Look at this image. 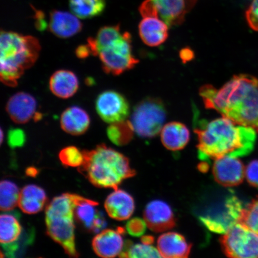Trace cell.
I'll return each instance as SVG.
<instances>
[{"instance_id": "cell-1", "label": "cell", "mask_w": 258, "mask_h": 258, "mask_svg": "<svg viewBox=\"0 0 258 258\" xmlns=\"http://www.w3.org/2000/svg\"><path fill=\"white\" fill-rule=\"evenodd\" d=\"M206 108L214 109L235 123L258 134V79L248 74L232 77L220 89L211 85L199 90Z\"/></svg>"}, {"instance_id": "cell-2", "label": "cell", "mask_w": 258, "mask_h": 258, "mask_svg": "<svg viewBox=\"0 0 258 258\" xmlns=\"http://www.w3.org/2000/svg\"><path fill=\"white\" fill-rule=\"evenodd\" d=\"M195 132L198 138L199 157L205 160L246 156L253 151L256 140L254 129L225 117L202 122Z\"/></svg>"}, {"instance_id": "cell-3", "label": "cell", "mask_w": 258, "mask_h": 258, "mask_svg": "<svg viewBox=\"0 0 258 258\" xmlns=\"http://www.w3.org/2000/svg\"><path fill=\"white\" fill-rule=\"evenodd\" d=\"M83 153L84 161L79 171L98 188L117 189L123 180L135 175L127 158L105 144Z\"/></svg>"}, {"instance_id": "cell-4", "label": "cell", "mask_w": 258, "mask_h": 258, "mask_svg": "<svg viewBox=\"0 0 258 258\" xmlns=\"http://www.w3.org/2000/svg\"><path fill=\"white\" fill-rule=\"evenodd\" d=\"M39 41L30 35L12 31L1 32L0 64L2 82L9 87H15L25 71L34 66L39 56Z\"/></svg>"}, {"instance_id": "cell-5", "label": "cell", "mask_w": 258, "mask_h": 258, "mask_svg": "<svg viewBox=\"0 0 258 258\" xmlns=\"http://www.w3.org/2000/svg\"><path fill=\"white\" fill-rule=\"evenodd\" d=\"M75 204L72 194L66 193L56 197L46 209L47 234L62 247L70 257H78L75 241L74 224Z\"/></svg>"}, {"instance_id": "cell-6", "label": "cell", "mask_w": 258, "mask_h": 258, "mask_svg": "<svg viewBox=\"0 0 258 258\" xmlns=\"http://www.w3.org/2000/svg\"><path fill=\"white\" fill-rule=\"evenodd\" d=\"M166 115L163 101L159 98L149 97L135 106L129 121L134 132L139 136L151 138L160 133Z\"/></svg>"}, {"instance_id": "cell-7", "label": "cell", "mask_w": 258, "mask_h": 258, "mask_svg": "<svg viewBox=\"0 0 258 258\" xmlns=\"http://www.w3.org/2000/svg\"><path fill=\"white\" fill-rule=\"evenodd\" d=\"M103 70L106 73L119 76L130 70L139 60L132 53V37L127 32L111 42L98 53Z\"/></svg>"}, {"instance_id": "cell-8", "label": "cell", "mask_w": 258, "mask_h": 258, "mask_svg": "<svg viewBox=\"0 0 258 258\" xmlns=\"http://www.w3.org/2000/svg\"><path fill=\"white\" fill-rule=\"evenodd\" d=\"M220 241L222 250L228 257H258V234L240 223L229 229Z\"/></svg>"}, {"instance_id": "cell-9", "label": "cell", "mask_w": 258, "mask_h": 258, "mask_svg": "<svg viewBox=\"0 0 258 258\" xmlns=\"http://www.w3.org/2000/svg\"><path fill=\"white\" fill-rule=\"evenodd\" d=\"M140 12L143 18L139 25L141 40L150 47L160 46L168 38L169 25L160 17L151 0L143 2Z\"/></svg>"}, {"instance_id": "cell-10", "label": "cell", "mask_w": 258, "mask_h": 258, "mask_svg": "<svg viewBox=\"0 0 258 258\" xmlns=\"http://www.w3.org/2000/svg\"><path fill=\"white\" fill-rule=\"evenodd\" d=\"M95 106L99 117L109 124L126 120L130 114L127 100L114 90L100 93L96 99Z\"/></svg>"}, {"instance_id": "cell-11", "label": "cell", "mask_w": 258, "mask_h": 258, "mask_svg": "<svg viewBox=\"0 0 258 258\" xmlns=\"http://www.w3.org/2000/svg\"><path fill=\"white\" fill-rule=\"evenodd\" d=\"M244 208L236 196H230L225 205L217 211L216 215H207L201 218L203 223L210 230L216 233H225L229 229L239 222L242 210Z\"/></svg>"}, {"instance_id": "cell-12", "label": "cell", "mask_w": 258, "mask_h": 258, "mask_svg": "<svg viewBox=\"0 0 258 258\" xmlns=\"http://www.w3.org/2000/svg\"><path fill=\"white\" fill-rule=\"evenodd\" d=\"M243 164L237 157L225 156L215 160L213 174L216 181L226 187L240 185L245 177Z\"/></svg>"}, {"instance_id": "cell-13", "label": "cell", "mask_w": 258, "mask_h": 258, "mask_svg": "<svg viewBox=\"0 0 258 258\" xmlns=\"http://www.w3.org/2000/svg\"><path fill=\"white\" fill-rule=\"evenodd\" d=\"M144 218L147 227L157 233L170 230L175 225L172 209L167 203L159 200L148 203L145 209Z\"/></svg>"}, {"instance_id": "cell-14", "label": "cell", "mask_w": 258, "mask_h": 258, "mask_svg": "<svg viewBox=\"0 0 258 258\" xmlns=\"http://www.w3.org/2000/svg\"><path fill=\"white\" fill-rule=\"evenodd\" d=\"M23 229L15 214H2L0 218V242L8 257H15L19 248V240Z\"/></svg>"}, {"instance_id": "cell-15", "label": "cell", "mask_w": 258, "mask_h": 258, "mask_svg": "<svg viewBox=\"0 0 258 258\" xmlns=\"http://www.w3.org/2000/svg\"><path fill=\"white\" fill-rule=\"evenodd\" d=\"M122 233V229L118 228L117 230H104L97 234L92 241L93 249L97 255L105 258L120 255L125 246Z\"/></svg>"}, {"instance_id": "cell-16", "label": "cell", "mask_w": 258, "mask_h": 258, "mask_svg": "<svg viewBox=\"0 0 258 258\" xmlns=\"http://www.w3.org/2000/svg\"><path fill=\"white\" fill-rule=\"evenodd\" d=\"M160 17L169 26L181 24L197 0H151Z\"/></svg>"}, {"instance_id": "cell-17", "label": "cell", "mask_w": 258, "mask_h": 258, "mask_svg": "<svg viewBox=\"0 0 258 258\" xmlns=\"http://www.w3.org/2000/svg\"><path fill=\"white\" fill-rule=\"evenodd\" d=\"M37 101L34 96L25 92H18L9 99L6 111L16 123L25 124L37 115Z\"/></svg>"}, {"instance_id": "cell-18", "label": "cell", "mask_w": 258, "mask_h": 258, "mask_svg": "<svg viewBox=\"0 0 258 258\" xmlns=\"http://www.w3.org/2000/svg\"><path fill=\"white\" fill-rule=\"evenodd\" d=\"M48 28L56 37L69 38L79 33L83 24L73 13L54 10L50 13Z\"/></svg>"}, {"instance_id": "cell-19", "label": "cell", "mask_w": 258, "mask_h": 258, "mask_svg": "<svg viewBox=\"0 0 258 258\" xmlns=\"http://www.w3.org/2000/svg\"><path fill=\"white\" fill-rule=\"evenodd\" d=\"M105 208L109 217L117 221L127 220L135 211L134 199L127 192L117 188L106 198Z\"/></svg>"}, {"instance_id": "cell-20", "label": "cell", "mask_w": 258, "mask_h": 258, "mask_svg": "<svg viewBox=\"0 0 258 258\" xmlns=\"http://www.w3.org/2000/svg\"><path fill=\"white\" fill-rule=\"evenodd\" d=\"M157 249L161 257H186L191 252V245L181 234L168 232L161 235L158 238Z\"/></svg>"}, {"instance_id": "cell-21", "label": "cell", "mask_w": 258, "mask_h": 258, "mask_svg": "<svg viewBox=\"0 0 258 258\" xmlns=\"http://www.w3.org/2000/svg\"><path fill=\"white\" fill-rule=\"evenodd\" d=\"M60 122L61 127L66 133L79 136L88 130L90 118L85 109L78 106H72L62 112Z\"/></svg>"}, {"instance_id": "cell-22", "label": "cell", "mask_w": 258, "mask_h": 258, "mask_svg": "<svg viewBox=\"0 0 258 258\" xmlns=\"http://www.w3.org/2000/svg\"><path fill=\"white\" fill-rule=\"evenodd\" d=\"M49 88L53 94L58 98L69 99L78 91V77L72 71L58 70L50 77Z\"/></svg>"}, {"instance_id": "cell-23", "label": "cell", "mask_w": 258, "mask_h": 258, "mask_svg": "<svg viewBox=\"0 0 258 258\" xmlns=\"http://www.w3.org/2000/svg\"><path fill=\"white\" fill-rule=\"evenodd\" d=\"M160 135L164 146L172 151L183 149L188 143L190 138L188 128L185 124L176 121L164 125Z\"/></svg>"}, {"instance_id": "cell-24", "label": "cell", "mask_w": 258, "mask_h": 258, "mask_svg": "<svg viewBox=\"0 0 258 258\" xmlns=\"http://www.w3.org/2000/svg\"><path fill=\"white\" fill-rule=\"evenodd\" d=\"M47 196L44 190L35 185H28L24 187L20 192L18 206L25 214H37L43 210L47 202Z\"/></svg>"}, {"instance_id": "cell-25", "label": "cell", "mask_w": 258, "mask_h": 258, "mask_svg": "<svg viewBox=\"0 0 258 258\" xmlns=\"http://www.w3.org/2000/svg\"><path fill=\"white\" fill-rule=\"evenodd\" d=\"M75 204L74 217L87 230L93 233L95 224L100 211L96 209L98 203L77 195H73Z\"/></svg>"}, {"instance_id": "cell-26", "label": "cell", "mask_w": 258, "mask_h": 258, "mask_svg": "<svg viewBox=\"0 0 258 258\" xmlns=\"http://www.w3.org/2000/svg\"><path fill=\"white\" fill-rule=\"evenodd\" d=\"M73 14L79 19H86L101 15L106 7L105 0H69Z\"/></svg>"}, {"instance_id": "cell-27", "label": "cell", "mask_w": 258, "mask_h": 258, "mask_svg": "<svg viewBox=\"0 0 258 258\" xmlns=\"http://www.w3.org/2000/svg\"><path fill=\"white\" fill-rule=\"evenodd\" d=\"M20 191L15 183L3 180L0 184V208L3 212L12 211L18 205Z\"/></svg>"}, {"instance_id": "cell-28", "label": "cell", "mask_w": 258, "mask_h": 258, "mask_svg": "<svg viewBox=\"0 0 258 258\" xmlns=\"http://www.w3.org/2000/svg\"><path fill=\"white\" fill-rule=\"evenodd\" d=\"M134 133L131 122L127 120L110 124L107 128L109 140L117 145L128 143L133 137Z\"/></svg>"}, {"instance_id": "cell-29", "label": "cell", "mask_w": 258, "mask_h": 258, "mask_svg": "<svg viewBox=\"0 0 258 258\" xmlns=\"http://www.w3.org/2000/svg\"><path fill=\"white\" fill-rule=\"evenodd\" d=\"M121 257H161L157 248L151 243L143 242L142 243L132 244L128 241L125 244L124 249L119 255Z\"/></svg>"}, {"instance_id": "cell-30", "label": "cell", "mask_w": 258, "mask_h": 258, "mask_svg": "<svg viewBox=\"0 0 258 258\" xmlns=\"http://www.w3.org/2000/svg\"><path fill=\"white\" fill-rule=\"evenodd\" d=\"M238 223L258 234V198L242 210Z\"/></svg>"}, {"instance_id": "cell-31", "label": "cell", "mask_w": 258, "mask_h": 258, "mask_svg": "<svg viewBox=\"0 0 258 258\" xmlns=\"http://www.w3.org/2000/svg\"><path fill=\"white\" fill-rule=\"evenodd\" d=\"M59 157L61 162L66 167H79L84 161L83 152L73 146L63 148L60 151Z\"/></svg>"}, {"instance_id": "cell-32", "label": "cell", "mask_w": 258, "mask_h": 258, "mask_svg": "<svg viewBox=\"0 0 258 258\" xmlns=\"http://www.w3.org/2000/svg\"><path fill=\"white\" fill-rule=\"evenodd\" d=\"M8 141L10 147L16 148L24 146L26 141V135L21 128H11L8 132Z\"/></svg>"}, {"instance_id": "cell-33", "label": "cell", "mask_w": 258, "mask_h": 258, "mask_svg": "<svg viewBox=\"0 0 258 258\" xmlns=\"http://www.w3.org/2000/svg\"><path fill=\"white\" fill-rule=\"evenodd\" d=\"M248 25L253 30L258 31V0H253L246 12Z\"/></svg>"}, {"instance_id": "cell-34", "label": "cell", "mask_w": 258, "mask_h": 258, "mask_svg": "<svg viewBox=\"0 0 258 258\" xmlns=\"http://www.w3.org/2000/svg\"><path fill=\"white\" fill-rule=\"evenodd\" d=\"M245 177L249 184L258 188V160H254L245 169Z\"/></svg>"}, {"instance_id": "cell-35", "label": "cell", "mask_w": 258, "mask_h": 258, "mask_svg": "<svg viewBox=\"0 0 258 258\" xmlns=\"http://www.w3.org/2000/svg\"><path fill=\"white\" fill-rule=\"evenodd\" d=\"M145 222L135 218L128 221L126 225L128 233L133 236H139L144 232Z\"/></svg>"}, {"instance_id": "cell-36", "label": "cell", "mask_w": 258, "mask_h": 258, "mask_svg": "<svg viewBox=\"0 0 258 258\" xmlns=\"http://www.w3.org/2000/svg\"><path fill=\"white\" fill-rule=\"evenodd\" d=\"M35 27L37 30L43 31L48 28V24L45 18V15L43 12L35 11Z\"/></svg>"}, {"instance_id": "cell-37", "label": "cell", "mask_w": 258, "mask_h": 258, "mask_svg": "<svg viewBox=\"0 0 258 258\" xmlns=\"http://www.w3.org/2000/svg\"><path fill=\"white\" fill-rule=\"evenodd\" d=\"M76 54L77 57L80 59H85L90 55H92L91 50L88 44L81 45L76 48Z\"/></svg>"}, {"instance_id": "cell-38", "label": "cell", "mask_w": 258, "mask_h": 258, "mask_svg": "<svg viewBox=\"0 0 258 258\" xmlns=\"http://www.w3.org/2000/svg\"><path fill=\"white\" fill-rule=\"evenodd\" d=\"M181 57L183 60H188L191 59V51L188 49L183 50L181 52Z\"/></svg>"}, {"instance_id": "cell-39", "label": "cell", "mask_w": 258, "mask_h": 258, "mask_svg": "<svg viewBox=\"0 0 258 258\" xmlns=\"http://www.w3.org/2000/svg\"><path fill=\"white\" fill-rule=\"evenodd\" d=\"M27 173L28 176H35L37 174V170L34 168H29L27 170Z\"/></svg>"}, {"instance_id": "cell-40", "label": "cell", "mask_w": 258, "mask_h": 258, "mask_svg": "<svg viewBox=\"0 0 258 258\" xmlns=\"http://www.w3.org/2000/svg\"><path fill=\"white\" fill-rule=\"evenodd\" d=\"M3 141V132L1 129V144H2Z\"/></svg>"}]
</instances>
